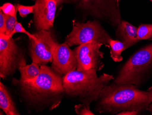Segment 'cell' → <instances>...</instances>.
Instances as JSON below:
<instances>
[{"mask_svg":"<svg viewBox=\"0 0 152 115\" xmlns=\"http://www.w3.org/2000/svg\"><path fill=\"white\" fill-rule=\"evenodd\" d=\"M25 33L26 36H28L29 39H33L34 40H36L37 39V38L34 36L33 34H31V33H30L29 32L27 31L24 28L22 24L19 23L18 21L16 23L15 27L14 28L13 30L12 31L11 35L9 36V37H12L15 33Z\"/></svg>","mask_w":152,"mask_h":115,"instance_id":"18","label":"cell"},{"mask_svg":"<svg viewBox=\"0 0 152 115\" xmlns=\"http://www.w3.org/2000/svg\"><path fill=\"white\" fill-rule=\"evenodd\" d=\"M110 56L115 62H120L123 59L121 54L126 50L124 44L118 40H114L111 39L109 40Z\"/></svg>","mask_w":152,"mask_h":115,"instance_id":"15","label":"cell"},{"mask_svg":"<svg viewBox=\"0 0 152 115\" xmlns=\"http://www.w3.org/2000/svg\"><path fill=\"white\" fill-rule=\"evenodd\" d=\"M18 11L17 10L15 14L13 16L8 15V18L7 19L5 35L8 36L9 37L13 30L14 28L15 27V25L17 23V13Z\"/></svg>","mask_w":152,"mask_h":115,"instance_id":"17","label":"cell"},{"mask_svg":"<svg viewBox=\"0 0 152 115\" xmlns=\"http://www.w3.org/2000/svg\"><path fill=\"white\" fill-rule=\"evenodd\" d=\"M152 103V86L147 91L133 85L113 83L106 85L96 100L95 110L99 113L116 115L126 111L140 113L147 111Z\"/></svg>","mask_w":152,"mask_h":115,"instance_id":"2","label":"cell"},{"mask_svg":"<svg viewBox=\"0 0 152 115\" xmlns=\"http://www.w3.org/2000/svg\"><path fill=\"white\" fill-rule=\"evenodd\" d=\"M34 62L30 65H25L19 68L20 73L19 80L23 82H29L36 79L41 72V68Z\"/></svg>","mask_w":152,"mask_h":115,"instance_id":"14","label":"cell"},{"mask_svg":"<svg viewBox=\"0 0 152 115\" xmlns=\"http://www.w3.org/2000/svg\"><path fill=\"white\" fill-rule=\"evenodd\" d=\"M80 7L117 28L121 22L119 5L116 0H81Z\"/></svg>","mask_w":152,"mask_h":115,"instance_id":"8","label":"cell"},{"mask_svg":"<svg viewBox=\"0 0 152 115\" xmlns=\"http://www.w3.org/2000/svg\"><path fill=\"white\" fill-rule=\"evenodd\" d=\"M51 68L61 77L77 68L74 51L65 43L58 45L56 47Z\"/></svg>","mask_w":152,"mask_h":115,"instance_id":"11","label":"cell"},{"mask_svg":"<svg viewBox=\"0 0 152 115\" xmlns=\"http://www.w3.org/2000/svg\"><path fill=\"white\" fill-rule=\"evenodd\" d=\"M0 10H2V12L7 15L13 16L18 10V7L17 5L15 6L12 3H6L1 6Z\"/></svg>","mask_w":152,"mask_h":115,"instance_id":"20","label":"cell"},{"mask_svg":"<svg viewBox=\"0 0 152 115\" xmlns=\"http://www.w3.org/2000/svg\"><path fill=\"white\" fill-rule=\"evenodd\" d=\"M0 107L6 115H20L7 89L1 82L0 83Z\"/></svg>","mask_w":152,"mask_h":115,"instance_id":"13","label":"cell"},{"mask_svg":"<svg viewBox=\"0 0 152 115\" xmlns=\"http://www.w3.org/2000/svg\"><path fill=\"white\" fill-rule=\"evenodd\" d=\"M75 112L77 115H95L91 111L90 108L87 107L86 105L82 104L76 105L74 107Z\"/></svg>","mask_w":152,"mask_h":115,"instance_id":"21","label":"cell"},{"mask_svg":"<svg viewBox=\"0 0 152 115\" xmlns=\"http://www.w3.org/2000/svg\"><path fill=\"white\" fill-rule=\"evenodd\" d=\"M33 35L36 40L29 39L30 53L32 62L40 66L53 62L55 50L58 44L51 31L41 30Z\"/></svg>","mask_w":152,"mask_h":115,"instance_id":"7","label":"cell"},{"mask_svg":"<svg viewBox=\"0 0 152 115\" xmlns=\"http://www.w3.org/2000/svg\"><path fill=\"white\" fill-rule=\"evenodd\" d=\"M150 1H152V0H150Z\"/></svg>","mask_w":152,"mask_h":115,"instance_id":"27","label":"cell"},{"mask_svg":"<svg viewBox=\"0 0 152 115\" xmlns=\"http://www.w3.org/2000/svg\"><path fill=\"white\" fill-rule=\"evenodd\" d=\"M140 112L137 111H126L118 113L117 115H139Z\"/></svg>","mask_w":152,"mask_h":115,"instance_id":"23","label":"cell"},{"mask_svg":"<svg viewBox=\"0 0 152 115\" xmlns=\"http://www.w3.org/2000/svg\"><path fill=\"white\" fill-rule=\"evenodd\" d=\"M8 15L5 14L0 10V34H5L6 24Z\"/></svg>","mask_w":152,"mask_h":115,"instance_id":"22","label":"cell"},{"mask_svg":"<svg viewBox=\"0 0 152 115\" xmlns=\"http://www.w3.org/2000/svg\"><path fill=\"white\" fill-rule=\"evenodd\" d=\"M137 38L142 40H152V24H141L137 28Z\"/></svg>","mask_w":152,"mask_h":115,"instance_id":"16","label":"cell"},{"mask_svg":"<svg viewBox=\"0 0 152 115\" xmlns=\"http://www.w3.org/2000/svg\"><path fill=\"white\" fill-rule=\"evenodd\" d=\"M108 33L96 20L81 23L76 20L72 21V29L65 39V43L69 47L88 43H100L110 48Z\"/></svg>","mask_w":152,"mask_h":115,"instance_id":"5","label":"cell"},{"mask_svg":"<svg viewBox=\"0 0 152 115\" xmlns=\"http://www.w3.org/2000/svg\"><path fill=\"white\" fill-rule=\"evenodd\" d=\"M117 1V3L119 5V2H120V0H116Z\"/></svg>","mask_w":152,"mask_h":115,"instance_id":"26","label":"cell"},{"mask_svg":"<svg viewBox=\"0 0 152 115\" xmlns=\"http://www.w3.org/2000/svg\"><path fill=\"white\" fill-rule=\"evenodd\" d=\"M102 45L100 43H88L76 47L73 51L77 62V69L101 70L104 66L102 62L104 53L100 50Z\"/></svg>","mask_w":152,"mask_h":115,"instance_id":"9","label":"cell"},{"mask_svg":"<svg viewBox=\"0 0 152 115\" xmlns=\"http://www.w3.org/2000/svg\"><path fill=\"white\" fill-rule=\"evenodd\" d=\"M137 28L128 22L121 21L116 31L117 40L124 44L126 50L140 42L137 38Z\"/></svg>","mask_w":152,"mask_h":115,"instance_id":"12","label":"cell"},{"mask_svg":"<svg viewBox=\"0 0 152 115\" xmlns=\"http://www.w3.org/2000/svg\"><path fill=\"white\" fill-rule=\"evenodd\" d=\"M63 1L64 0H54V1L57 3V5H59L61 4L62 2H63Z\"/></svg>","mask_w":152,"mask_h":115,"instance_id":"25","label":"cell"},{"mask_svg":"<svg viewBox=\"0 0 152 115\" xmlns=\"http://www.w3.org/2000/svg\"><path fill=\"white\" fill-rule=\"evenodd\" d=\"M18 10L20 15L23 18L26 17L30 13H34V5L31 6H26L17 4Z\"/></svg>","mask_w":152,"mask_h":115,"instance_id":"19","label":"cell"},{"mask_svg":"<svg viewBox=\"0 0 152 115\" xmlns=\"http://www.w3.org/2000/svg\"><path fill=\"white\" fill-rule=\"evenodd\" d=\"M74 1H77V0H74Z\"/></svg>","mask_w":152,"mask_h":115,"instance_id":"28","label":"cell"},{"mask_svg":"<svg viewBox=\"0 0 152 115\" xmlns=\"http://www.w3.org/2000/svg\"><path fill=\"white\" fill-rule=\"evenodd\" d=\"M26 65L24 55L12 37L0 34V76H12L17 69Z\"/></svg>","mask_w":152,"mask_h":115,"instance_id":"6","label":"cell"},{"mask_svg":"<svg viewBox=\"0 0 152 115\" xmlns=\"http://www.w3.org/2000/svg\"><path fill=\"white\" fill-rule=\"evenodd\" d=\"M148 111L152 115V103L149 105L147 109Z\"/></svg>","mask_w":152,"mask_h":115,"instance_id":"24","label":"cell"},{"mask_svg":"<svg viewBox=\"0 0 152 115\" xmlns=\"http://www.w3.org/2000/svg\"><path fill=\"white\" fill-rule=\"evenodd\" d=\"M38 77L29 82L13 79L19 94L29 107L36 111L58 107L65 94L63 78L46 65L40 66Z\"/></svg>","mask_w":152,"mask_h":115,"instance_id":"1","label":"cell"},{"mask_svg":"<svg viewBox=\"0 0 152 115\" xmlns=\"http://www.w3.org/2000/svg\"><path fill=\"white\" fill-rule=\"evenodd\" d=\"M96 69L73 70L63 77L65 94L76 99L90 108V105L96 102L103 88L113 80V75L103 73L99 77Z\"/></svg>","mask_w":152,"mask_h":115,"instance_id":"3","label":"cell"},{"mask_svg":"<svg viewBox=\"0 0 152 115\" xmlns=\"http://www.w3.org/2000/svg\"><path fill=\"white\" fill-rule=\"evenodd\" d=\"M57 6L54 0H35L33 21L37 31L53 27Z\"/></svg>","mask_w":152,"mask_h":115,"instance_id":"10","label":"cell"},{"mask_svg":"<svg viewBox=\"0 0 152 115\" xmlns=\"http://www.w3.org/2000/svg\"><path fill=\"white\" fill-rule=\"evenodd\" d=\"M152 74V43L134 53L122 66L113 82L139 88Z\"/></svg>","mask_w":152,"mask_h":115,"instance_id":"4","label":"cell"}]
</instances>
